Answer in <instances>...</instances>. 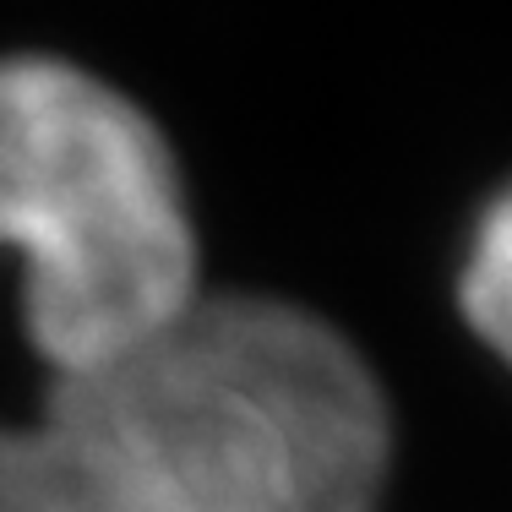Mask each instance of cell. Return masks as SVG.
I'll return each mask as SVG.
<instances>
[{
    "instance_id": "2",
    "label": "cell",
    "mask_w": 512,
    "mask_h": 512,
    "mask_svg": "<svg viewBox=\"0 0 512 512\" xmlns=\"http://www.w3.org/2000/svg\"><path fill=\"white\" fill-rule=\"evenodd\" d=\"M0 251H17L22 322L55 382L115 365L202 295L169 137L60 55H0Z\"/></svg>"
},
{
    "instance_id": "1",
    "label": "cell",
    "mask_w": 512,
    "mask_h": 512,
    "mask_svg": "<svg viewBox=\"0 0 512 512\" xmlns=\"http://www.w3.org/2000/svg\"><path fill=\"white\" fill-rule=\"evenodd\" d=\"M71 512H382L393 409L327 316L202 295L142 349L55 382Z\"/></svg>"
},
{
    "instance_id": "4",
    "label": "cell",
    "mask_w": 512,
    "mask_h": 512,
    "mask_svg": "<svg viewBox=\"0 0 512 512\" xmlns=\"http://www.w3.org/2000/svg\"><path fill=\"white\" fill-rule=\"evenodd\" d=\"M0 512H71L44 425L0 420Z\"/></svg>"
},
{
    "instance_id": "3",
    "label": "cell",
    "mask_w": 512,
    "mask_h": 512,
    "mask_svg": "<svg viewBox=\"0 0 512 512\" xmlns=\"http://www.w3.org/2000/svg\"><path fill=\"white\" fill-rule=\"evenodd\" d=\"M458 306L463 322L480 333L485 349L507 344V306H512V218L496 197L469 229V246L458 262Z\"/></svg>"
}]
</instances>
